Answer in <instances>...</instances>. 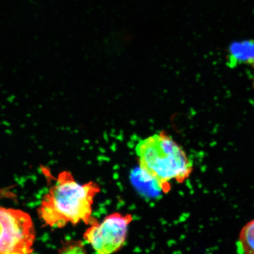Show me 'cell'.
<instances>
[{
  "label": "cell",
  "instance_id": "8992f818",
  "mask_svg": "<svg viewBox=\"0 0 254 254\" xmlns=\"http://www.w3.org/2000/svg\"><path fill=\"white\" fill-rule=\"evenodd\" d=\"M238 253L254 254V220L243 228L237 242Z\"/></svg>",
  "mask_w": 254,
  "mask_h": 254
},
{
  "label": "cell",
  "instance_id": "277c9868",
  "mask_svg": "<svg viewBox=\"0 0 254 254\" xmlns=\"http://www.w3.org/2000/svg\"><path fill=\"white\" fill-rule=\"evenodd\" d=\"M131 214L119 212L107 215L88 228L84 239L99 254L116 253L122 249L126 241L128 227L132 221Z\"/></svg>",
  "mask_w": 254,
  "mask_h": 254
},
{
  "label": "cell",
  "instance_id": "6da1fadb",
  "mask_svg": "<svg viewBox=\"0 0 254 254\" xmlns=\"http://www.w3.org/2000/svg\"><path fill=\"white\" fill-rule=\"evenodd\" d=\"M100 190L96 183L79 184L70 172L64 171L43 196L38 214L44 224L55 228L81 221L93 225L98 221L92 217L94 198Z\"/></svg>",
  "mask_w": 254,
  "mask_h": 254
},
{
  "label": "cell",
  "instance_id": "7a4b0ae2",
  "mask_svg": "<svg viewBox=\"0 0 254 254\" xmlns=\"http://www.w3.org/2000/svg\"><path fill=\"white\" fill-rule=\"evenodd\" d=\"M139 168L150 176L161 191L167 193L171 181L183 183L193 167L182 147L165 131L142 139L135 147Z\"/></svg>",
  "mask_w": 254,
  "mask_h": 254
},
{
  "label": "cell",
  "instance_id": "52a82bcc",
  "mask_svg": "<svg viewBox=\"0 0 254 254\" xmlns=\"http://www.w3.org/2000/svg\"><path fill=\"white\" fill-rule=\"evenodd\" d=\"M60 254H85L83 243L79 240H67L63 243V246L59 250Z\"/></svg>",
  "mask_w": 254,
  "mask_h": 254
},
{
  "label": "cell",
  "instance_id": "3957f363",
  "mask_svg": "<svg viewBox=\"0 0 254 254\" xmlns=\"http://www.w3.org/2000/svg\"><path fill=\"white\" fill-rule=\"evenodd\" d=\"M36 233L26 212L0 206V254L33 253Z\"/></svg>",
  "mask_w": 254,
  "mask_h": 254
},
{
  "label": "cell",
  "instance_id": "5b68a950",
  "mask_svg": "<svg viewBox=\"0 0 254 254\" xmlns=\"http://www.w3.org/2000/svg\"><path fill=\"white\" fill-rule=\"evenodd\" d=\"M228 62L231 66L242 64L254 65V41H245L232 44Z\"/></svg>",
  "mask_w": 254,
  "mask_h": 254
}]
</instances>
